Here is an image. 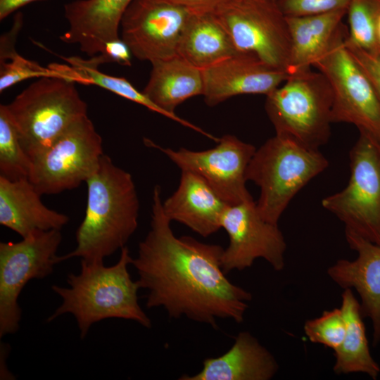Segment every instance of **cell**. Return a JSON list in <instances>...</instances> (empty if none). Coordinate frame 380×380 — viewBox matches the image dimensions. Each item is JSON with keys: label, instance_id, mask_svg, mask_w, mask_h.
Here are the masks:
<instances>
[{"label": "cell", "instance_id": "cell-1", "mask_svg": "<svg viewBox=\"0 0 380 380\" xmlns=\"http://www.w3.org/2000/svg\"><path fill=\"white\" fill-rule=\"evenodd\" d=\"M163 208L161 188L153 191L151 229L132 258L139 289L147 291V308L162 307L171 318L183 316L215 327L217 319L243 322L252 294L226 277L224 248L177 237Z\"/></svg>", "mask_w": 380, "mask_h": 380}, {"label": "cell", "instance_id": "cell-2", "mask_svg": "<svg viewBox=\"0 0 380 380\" xmlns=\"http://www.w3.org/2000/svg\"><path fill=\"white\" fill-rule=\"evenodd\" d=\"M85 182L87 206L76 232L77 246L58 256V263L75 257L89 262H103L125 246L138 227L139 200L129 172L103 154Z\"/></svg>", "mask_w": 380, "mask_h": 380}, {"label": "cell", "instance_id": "cell-3", "mask_svg": "<svg viewBox=\"0 0 380 380\" xmlns=\"http://www.w3.org/2000/svg\"><path fill=\"white\" fill-rule=\"evenodd\" d=\"M132 258L125 246L118 261L111 266H105L103 262L81 260L80 272L67 277L68 287L51 286L62 303L47 322L70 313L77 321L81 338L86 336L92 324L108 318L131 320L151 328V320L138 301L139 286L128 270Z\"/></svg>", "mask_w": 380, "mask_h": 380}, {"label": "cell", "instance_id": "cell-4", "mask_svg": "<svg viewBox=\"0 0 380 380\" xmlns=\"http://www.w3.org/2000/svg\"><path fill=\"white\" fill-rule=\"evenodd\" d=\"M329 165L319 151L276 134L256 149L246 170L247 181L260 187V215L277 224L294 196Z\"/></svg>", "mask_w": 380, "mask_h": 380}, {"label": "cell", "instance_id": "cell-5", "mask_svg": "<svg viewBox=\"0 0 380 380\" xmlns=\"http://www.w3.org/2000/svg\"><path fill=\"white\" fill-rule=\"evenodd\" d=\"M4 106L31 160L87 115L75 82L60 75L40 77Z\"/></svg>", "mask_w": 380, "mask_h": 380}, {"label": "cell", "instance_id": "cell-6", "mask_svg": "<svg viewBox=\"0 0 380 380\" xmlns=\"http://www.w3.org/2000/svg\"><path fill=\"white\" fill-rule=\"evenodd\" d=\"M266 97L265 110L276 134L314 150L327 143L333 93L322 72L310 69L290 75Z\"/></svg>", "mask_w": 380, "mask_h": 380}, {"label": "cell", "instance_id": "cell-7", "mask_svg": "<svg viewBox=\"0 0 380 380\" xmlns=\"http://www.w3.org/2000/svg\"><path fill=\"white\" fill-rule=\"evenodd\" d=\"M349 153L350 175L341 191L322 199L345 230L380 245V140L359 131Z\"/></svg>", "mask_w": 380, "mask_h": 380}, {"label": "cell", "instance_id": "cell-8", "mask_svg": "<svg viewBox=\"0 0 380 380\" xmlns=\"http://www.w3.org/2000/svg\"><path fill=\"white\" fill-rule=\"evenodd\" d=\"M103 154L102 138L87 115L32 158L28 179L42 195L71 190L87 181Z\"/></svg>", "mask_w": 380, "mask_h": 380}, {"label": "cell", "instance_id": "cell-9", "mask_svg": "<svg viewBox=\"0 0 380 380\" xmlns=\"http://www.w3.org/2000/svg\"><path fill=\"white\" fill-rule=\"evenodd\" d=\"M213 13L238 51L253 54L286 71L291 39L286 18L276 1L231 0Z\"/></svg>", "mask_w": 380, "mask_h": 380}, {"label": "cell", "instance_id": "cell-10", "mask_svg": "<svg viewBox=\"0 0 380 380\" xmlns=\"http://www.w3.org/2000/svg\"><path fill=\"white\" fill-rule=\"evenodd\" d=\"M341 25L329 50L313 65L328 80L333 93L332 122L355 125L380 140V100L345 44Z\"/></svg>", "mask_w": 380, "mask_h": 380}, {"label": "cell", "instance_id": "cell-11", "mask_svg": "<svg viewBox=\"0 0 380 380\" xmlns=\"http://www.w3.org/2000/svg\"><path fill=\"white\" fill-rule=\"evenodd\" d=\"M61 241V230L51 229L34 231L18 242L0 243V337L18 330L19 296L31 279L53 272Z\"/></svg>", "mask_w": 380, "mask_h": 380}, {"label": "cell", "instance_id": "cell-12", "mask_svg": "<svg viewBox=\"0 0 380 380\" xmlns=\"http://www.w3.org/2000/svg\"><path fill=\"white\" fill-rule=\"evenodd\" d=\"M146 146L165 154L181 170L191 171L204 179L227 205L253 199L246 183V170L256 148L234 135L219 138L217 145L204 151L163 148L145 139Z\"/></svg>", "mask_w": 380, "mask_h": 380}, {"label": "cell", "instance_id": "cell-13", "mask_svg": "<svg viewBox=\"0 0 380 380\" xmlns=\"http://www.w3.org/2000/svg\"><path fill=\"white\" fill-rule=\"evenodd\" d=\"M229 237L221 264L227 274L251 267L256 259L265 260L275 271L285 265L286 243L277 224L265 220L253 199L227 205L221 220Z\"/></svg>", "mask_w": 380, "mask_h": 380}, {"label": "cell", "instance_id": "cell-14", "mask_svg": "<svg viewBox=\"0 0 380 380\" xmlns=\"http://www.w3.org/2000/svg\"><path fill=\"white\" fill-rule=\"evenodd\" d=\"M196 11L161 0H133L122 18L120 38L139 60L151 63L172 58Z\"/></svg>", "mask_w": 380, "mask_h": 380}, {"label": "cell", "instance_id": "cell-15", "mask_svg": "<svg viewBox=\"0 0 380 380\" xmlns=\"http://www.w3.org/2000/svg\"><path fill=\"white\" fill-rule=\"evenodd\" d=\"M201 71L203 96L210 106L237 95L267 96L290 76L286 71L267 65L255 55L241 51Z\"/></svg>", "mask_w": 380, "mask_h": 380}, {"label": "cell", "instance_id": "cell-16", "mask_svg": "<svg viewBox=\"0 0 380 380\" xmlns=\"http://www.w3.org/2000/svg\"><path fill=\"white\" fill-rule=\"evenodd\" d=\"M345 236L357 258L338 260L327 272L340 287L357 291L362 316L372 322L373 344L376 345L380 341V245L350 231L345 230Z\"/></svg>", "mask_w": 380, "mask_h": 380}, {"label": "cell", "instance_id": "cell-17", "mask_svg": "<svg viewBox=\"0 0 380 380\" xmlns=\"http://www.w3.org/2000/svg\"><path fill=\"white\" fill-rule=\"evenodd\" d=\"M133 0H77L64 6L69 28L59 39L77 44L92 57L101 53L108 42L120 39V23Z\"/></svg>", "mask_w": 380, "mask_h": 380}, {"label": "cell", "instance_id": "cell-18", "mask_svg": "<svg viewBox=\"0 0 380 380\" xmlns=\"http://www.w3.org/2000/svg\"><path fill=\"white\" fill-rule=\"evenodd\" d=\"M227 205L198 175L182 170L176 191L163 201L165 215L208 237L221 228V220Z\"/></svg>", "mask_w": 380, "mask_h": 380}, {"label": "cell", "instance_id": "cell-19", "mask_svg": "<svg viewBox=\"0 0 380 380\" xmlns=\"http://www.w3.org/2000/svg\"><path fill=\"white\" fill-rule=\"evenodd\" d=\"M151 64L150 77L142 92L164 112L166 118L217 141L218 139L175 113V108L186 100L203 95L201 70L178 55Z\"/></svg>", "mask_w": 380, "mask_h": 380}, {"label": "cell", "instance_id": "cell-20", "mask_svg": "<svg viewBox=\"0 0 380 380\" xmlns=\"http://www.w3.org/2000/svg\"><path fill=\"white\" fill-rule=\"evenodd\" d=\"M279 370L274 356L248 331H241L232 347L217 357L204 360L194 375L179 380H270Z\"/></svg>", "mask_w": 380, "mask_h": 380}, {"label": "cell", "instance_id": "cell-21", "mask_svg": "<svg viewBox=\"0 0 380 380\" xmlns=\"http://www.w3.org/2000/svg\"><path fill=\"white\" fill-rule=\"evenodd\" d=\"M28 178L11 180L0 176V224L22 238L36 231L61 229L69 221L49 208Z\"/></svg>", "mask_w": 380, "mask_h": 380}, {"label": "cell", "instance_id": "cell-22", "mask_svg": "<svg viewBox=\"0 0 380 380\" xmlns=\"http://www.w3.org/2000/svg\"><path fill=\"white\" fill-rule=\"evenodd\" d=\"M348 9L287 17L291 49L286 72L296 75L310 70L329 50L342 25Z\"/></svg>", "mask_w": 380, "mask_h": 380}, {"label": "cell", "instance_id": "cell-23", "mask_svg": "<svg viewBox=\"0 0 380 380\" xmlns=\"http://www.w3.org/2000/svg\"><path fill=\"white\" fill-rule=\"evenodd\" d=\"M237 51L213 11H199L189 18L182 34L177 53L191 65L203 70Z\"/></svg>", "mask_w": 380, "mask_h": 380}, {"label": "cell", "instance_id": "cell-24", "mask_svg": "<svg viewBox=\"0 0 380 380\" xmlns=\"http://www.w3.org/2000/svg\"><path fill=\"white\" fill-rule=\"evenodd\" d=\"M341 309L346 330L341 344L334 350V373H363L376 379L380 374V367L371 355L360 304L351 289H344Z\"/></svg>", "mask_w": 380, "mask_h": 380}, {"label": "cell", "instance_id": "cell-25", "mask_svg": "<svg viewBox=\"0 0 380 380\" xmlns=\"http://www.w3.org/2000/svg\"><path fill=\"white\" fill-rule=\"evenodd\" d=\"M64 60L70 64L69 66L53 64L61 76L70 78L75 82L97 85L165 117L158 106L143 92L138 91L127 79L103 73L98 68L87 65L83 58L78 56L64 58Z\"/></svg>", "mask_w": 380, "mask_h": 380}, {"label": "cell", "instance_id": "cell-26", "mask_svg": "<svg viewBox=\"0 0 380 380\" xmlns=\"http://www.w3.org/2000/svg\"><path fill=\"white\" fill-rule=\"evenodd\" d=\"M32 162L4 104L0 105V176L11 180L29 178Z\"/></svg>", "mask_w": 380, "mask_h": 380}, {"label": "cell", "instance_id": "cell-27", "mask_svg": "<svg viewBox=\"0 0 380 380\" xmlns=\"http://www.w3.org/2000/svg\"><path fill=\"white\" fill-rule=\"evenodd\" d=\"M346 14L349 24L347 40L368 52L380 54L376 34L374 0H352Z\"/></svg>", "mask_w": 380, "mask_h": 380}, {"label": "cell", "instance_id": "cell-28", "mask_svg": "<svg viewBox=\"0 0 380 380\" xmlns=\"http://www.w3.org/2000/svg\"><path fill=\"white\" fill-rule=\"evenodd\" d=\"M303 330L310 342L336 350L341 344L346 330L341 308L325 310L319 317L308 319Z\"/></svg>", "mask_w": 380, "mask_h": 380}, {"label": "cell", "instance_id": "cell-29", "mask_svg": "<svg viewBox=\"0 0 380 380\" xmlns=\"http://www.w3.org/2000/svg\"><path fill=\"white\" fill-rule=\"evenodd\" d=\"M0 92L25 80L45 76L59 75L49 66L42 67L37 62L26 59L16 50L0 56Z\"/></svg>", "mask_w": 380, "mask_h": 380}, {"label": "cell", "instance_id": "cell-30", "mask_svg": "<svg viewBox=\"0 0 380 380\" xmlns=\"http://www.w3.org/2000/svg\"><path fill=\"white\" fill-rule=\"evenodd\" d=\"M352 0H277V4L287 17L320 14L348 9Z\"/></svg>", "mask_w": 380, "mask_h": 380}, {"label": "cell", "instance_id": "cell-31", "mask_svg": "<svg viewBox=\"0 0 380 380\" xmlns=\"http://www.w3.org/2000/svg\"><path fill=\"white\" fill-rule=\"evenodd\" d=\"M346 37L345 44L347 49L369 79L380 100V54L372 53L357 47L348 41Z\"/></svg>", "mask_w": 380, "mask_h": 380}, {"label": "cell", "instance_id": "cell-32", "mask_svg": "<svg viewBox=\"0 0 380 380\" xmlns=\"http://www.w3.org/2000/svg\"><path fill=\"white\" fill-rule=\"evenodd\" d=\"M104 53L109 63H117L121 65H131L132 54L128 46L121 39V38L111 41L106 44Z\"/></svg>", "mask_w": 380, "mask_h": 380}, {"label": "cell", "instance_id": "cell-33", "mask_svg": "<svg viewBox=\"0 0 380 380\" xmlns=\"http://www.w3.org/2000/svg\"><path fill=\"white\" fill-rule=\"evenodd\" d=\"M192 11H213L231 0H161Z\"/></svg>", "mask_w": 380, "mask_h": 380}, {"label": "cell", "instance_id": "cell-34", "mask_svg": "<svg viewBox=\"0 0 380 380\" xmlns=\"http://www.w3.org/2000/svg\"><path fill=\"white\" fill-rule=\"evenodd\" d=\"M36 1L39 0H0V20H4L22 6Z\"/></svg>", "mask_w": 380, "mask_h": 380}, {"label": "cell", "instance_id": "cell-35", "mask_svg": "<svg viewBox=\"0 0 380 380\" xmlns=\"http://www.w3.org/2000/svg\"><path fill=\"white\" fill-rule=\"evenodd\" d=\"M376 34L378 44L380 46V0H374Z\"/></svg>", "mask_w": 380, "mask_h": 380}, {"label": "cell", "instance_id": "cell-36", "mask_svg": "<svg viewBox=\"0 0 380 380\" xmlns=\"http://www.w3.org/2000/svg\"><path fill=\"white\" fill-rule=\"evenodd\" d=\"M272 1H276V2H277V0H272Z\"/></svg>", "mask_w": 380, "mask_h": 380}]
</instances>
